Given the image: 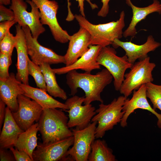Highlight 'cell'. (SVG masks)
I'll use <instances>...</instances> for the list:
<instances>
[{"instance_id":"obj_1","label":"cell","mask_w":161,"mask_h":161,"mask_svg":"<svg viewBox=\"0 0 161 161\" xmlns=\"http://www.w3.org/2000/svg\"><path fill=\"white\" fill-rule=\"evenodd\" d=\"M113 78L112 75L106 68L95 75L91 74V72L80 73L74 70L68 72L66 76V83L72 95H75L78 88L84 91V105L90 104L95 101L103 103L101 93L111 83Z\"/></svg>"},{"instance_id":"obj_2","label":"cell","mask_w":161,"mask_h":161,"mask_svg":"<svg viewBox=\"0 0 161 161\" xmlns=\"http://www.w3.org/2000/svg\"><path fill=\"white\" fill-rule=\"evenodd\" d=\"M69 118L58 108H44L38 121V131L44 143L58 140L73 136L69 127Z\"/></svg>"},{"instance_id":"obj_3","label":"cell","mask_w":161,"mask_h":161,"mask_svg":"<svg viewBox=\"0 0 161 161\" xmlns=\"http://www.w3.org/2000/svg\"><path fill=\"white\" fill-rule=\"evenodd\" d=\"M75 18L80 27L86 29L91 36V44L102 47L112 44L114 40L123 36V30L125 26V13L122 11L119 19L107 23L92 24L81 15L75 14Z\"/></svg>"},{"instance_id":"obj_4","label":"cell","mask_w":161,"mask_h":161,"mask_svg":"<svg viewBox=\"0 0 161 161\" xmlns=\"http://www.w3.org/2000/svg\"><path fill=\"white\" fill-rule=\"evenodd\" d=\"M127 98L121 96L108 104L103 103L99 105L95 110L96 114L91 120L92 122L96 121L98 124L95 131L96 138L103 137L106 131L112 129L114 126L120 122L125 113L123 106Z\"/></svg>"},{"instance_id":"obj_5","label":"cell","mask_w":161,"mask_h":161,"mask_svg":"<svg viewBox=\"0 0 161 161\" xmlns=\"http://www.w3.org/2000/svg\"><path fill=\"white\" fill-rule=\"evenodd\" d=\"M10 8L15 14V20L20 26H28L32 37L36 39L45 29L40 21V14L36 4L31 0H11Z\"/></svg>"},{"instance_id":"obj_6","label":"cell","mask_w":161,"mask_h":161,"mask_svg":"<svg viewBox=\"0 0 161 161\" xmlns=\"http://www.w3.org/2000/svg\"><path fill=\"white\" fill-rule=\"evenodd\" d=\"M149 56L135 62L129 71L124 75V79L119 91L126 98L143 85L152 82L154 78L152 72L156 66L151 62Z\"/></svg>"},{"instance_id":"obj_7","label":"cell","mask_w":161,"mask_h":161,"mask_svg":"<svg viewBox=\"0 0 161 161\" xmlns=\"http://www.w3.org/2000/svg\"><path fill=\"white\" fill-rule=\"evenodd\" d=\"M97 124V122H92L84 129H72L74 137L73 144L62 160L88 161L92 145L96 138Z\"/></svg>"},{"instance_id":"obj_8","label":"cell","mask_w":161,"mask_h":161,"mask_svg":"<svg viewBox=\"0 0 161 161\" xmlns=\"http://www.w3.org/2000/svg\"><path fill=\"white\" fill-rule=\"evenodd\" d=\"M115 48L109 46L102 48L97 58L101 66H104L114 78V85L116 91H118L124 79L125 72L133 64L128 61L125 55L122 57L117 55Z\"/></svg>"},{"instance_id":"obj_9","label":"cell","mask_w":161,"mask_h":161,"mask_svg":"<svg viewBox=\"0 0 161 161\" xmlns=\"http://www.w3.org/2000/svg\"><path fill=\"white\" fill-rule=\"evenodd\" d=\"M31 0L39 10L41 23L48 26L55 40L62 44L68 42L71 35L61 28L57 19V14L59 8L58 2L55 0Z\"/></svg>"},{"instance_id":"obj_10","label":"cell","mask_w":161,"mask_h":161,"mask_svg":"<svg viewBox=\"0 0 161 161\" xmlns=\"http://www.w3.org/2000/svg\"><path fill=\"white\" fill-rule=\"evenodd\" d=\"M84 100V97H80L75 95L66 100L65 103L68 109L66 111L69 114L68 125L69 128H85L96 114L95 108L91 104L82 105Z\"/></svg>"},{"instance_id":"obj_11","label":"cell","mask_w":161,"mask_h":161,"mask_svg":"<svg viewBox=\"0 0 161 161\" xmlns=\"http://www.w3.org/2000/svg\"><path fill=\"white\" fill-rule=\"evenodd\" d=\"M21 27L25 34L28 55L33 63L39 66L44 64H65L64 56L59 55L52 49L40 44L37 39L32 37L28 26Z\"/></svg>"},{"instance_id":"obj_12","label":"cell","mask_w":161,"mask_h":161,"mask_svg":"<svg viewBox=\"0 0 161 161\" xmlns=\"http://www.w3.org/2000/svg\"><path fill=\"white\" fill-rule=\"evenodd\" d=\"M18 108L17 111L12 112L13 118L23 131L38 122L43 111V108L34 100L23 94L17 98Z\"/></svg>"},{"instance_id":"obj_13","label":"cell","mask_w":161,"mask_h":161,"mask_svg":"<svg viewBox=\"0 0 161 161\" xmlns=\"http://www.w3.org/2000/svg\"><path fill=\"white\" fill-rule=\"evenodd\" d=\"M74 140L72 136L47 143H39L32 154L34 161L62 160L70 147L72 145Z\"/></svg>"},{"instance_id":"obj_14","label":"cell","mask_w":161,"mask_h":161,"mask_svg":"<svg viewBox=\"0 0 161 161\" xmlns=\"http://www.w3.org/2000/svg\"><path fill=\"white\" fill-rule=\"evenodd\" d=\"M131 99H126L123 106V111L125 113L120 122L123 127L127 126V120L129 115L138 109L147 110L156 116L158 119L157 125L161 129V114L157 112L149 103L146 96V88L145 84L142 85L139 89L133 92Z\"/></svg>"},{"instance_id":"obj_15","label":"cell","mask_w":161,"mask_h":161,"mask_svg":"<svg viewBox=\"0 0 161 161\" xmlns=\"http://www.w3.org/2000/svg\"><path fill=\"white\" fill-rule=\"evenodd\" d=\"M112 45L115 49L119 47L123 48L125 52V55L127 57L128 61L133 64L137 60H140L147 57L149 52L155 50L161 44L155 41L152 35H149L145 42L142 44H137L130 41H123L116 38Z\"/></svg>"},{"instance_id":"obj_16","label":"cell","mask_w":161,"mask_h":161,"mask_svg":"<svg viewBox=\"0 0 161 161\" xmlns=\"http://www.w3.org/2000/svg\"><path fill=\"white\" fill-rule=\"evenodd\" d=\"M91 36L85 28L80 26L78 31L71 35L68 48L64 56L66 66L75 62L89 49Z\"/></svg>"},{"instance_id":"obj_17","label":"cell","mask_w":161,"mask_h":161,"mask_svg":"<svg viewBox=\"0 0 161 161\" xmlns=\"http://www.w3.org/2000/svg\"><path fill=\"white\" fill-rule=\"evenodd\" d=\"M102 47L99 45L91 44L89 49L75 62L71 65L60 68L53 69L56 74H66L71 70L81 69L85 72H91L101 68L97 58Z\"/></svg>"},{"instance_id":"obj_18","label":"cell","mask_w":161,"mask_h":161,"mask_svg":"<svg viewBox=\"0 0 161 161\" xmlns=\"http://www.w3.org/2000/svg\"><path fill=\"white\" fill-rule=\"evenodd\" d=\"M16 42L15 48L17 52V62L16 64L17 79L22 83L29 85L28 70V59L26 41L24 32L18 24L15 26Z\"/></svg>"},{"instance_id":"obj_19","label":"cell","mask_w":161,"mask_h":161,"mask_svg":"<svg viewBox=\"0 0 161 161\" xmlns=\"http://www.w3.org/2000/svg\"><path fill=\"white\" fill-rule=\"evenodd\" d=\"M22 83L16 78L13 73L4 79H0V99L6 104L12 112L17 111L18 108L17 98L19 95L24 94L21 87Z\"/></svg>"},{"instance_id":"obj_20","label":"cell","mask_w":161,"mask_h":161,"mask_svg":"<svg viewBox=\"0 0 161 161\" xmlns=\"http://www.w3.org/2000/svg\"><path fill=\"white\" fill-rule=\"evenodd\" d=\"M126 3L131 8L132 17L127 28L123 32L125 38L134 36L137 33L136 26L142 20L145 19L148 15L154 12L161 13L160 3L158 0H153V2L145 7H139L134 5L131 0H126Z\"/></svg>"},{"instance_id":"obj_21","label":"cell","mask_w":161,"mask_h":161,"mask_svg":"<svg viewBox=\"0 0 161 161\" xmlns=\"http://www.w3.org/2000/svg\"><path fill=\"white\" fill-rule=\"evenodd\" d=\"M23 131L14 120L11 111L7 106L5 118L0 132V148L9 149L14 147L19 135Z\"/></svg>"},{"instance_id":"obj_22","label":"cell","mask_w":161,"mask_h":161,"mask_svg":"<svg viewBox=\"0 0 161 161\" xmlns=\"http://www.w3.org/2000/svg\"><path fill=\"white\" fill-rule=\"evenodd\" d=\"M21 86L24 91V95L35 101L43 109L58 108L65 111L68 109L65 103L54 99L46 90L23 83L21 84Z\"/></svg>"},{"instance_id":"obj_23","label":"cell","mask_w":161,"mask_h":161,"mask_svg":"<svg viewBox=\"0 0 161 161\" xmlns=\"http://www.w3.org/2000/svg\"><path fill=\"white\" fill-rule=\"evenodd\" d=\"M38 123L36 122L20 134L14 146L18 150L26 152L33 161L32 154L38 145Z\"/></svg>"},{"instance_id":"obj_24","label":"cell","mask_w":161,"mask_h":161,"mask_svg":"<svg viewBox=\"0 0 161 161\" xmlns=\"http://www.w3.org/2000/svg\"><path fill=\"white\" fill-rule=\"evenodd\" d=\"M44 75L46 84V91L49 94L55 97L60 98L64 100L67 99L66 92L58 84L55 76L56 74L50 65L44 64L40 65Z\"/></svg>"},{"instance_id":"obj_25","label":"cell","mask_w":161,"mask_h":161,"mask_svg":"<svg viewBox=\"0 0 161 161\" xmlns=\"http://www.w3.org/2000/svg\"><path fill=\"white\" fill-rule=\"evenodd\" d=\"M115 156L112 150L109 148L106 141L97 139L95 140L91 145L89 161H115Z\"/></svg>"},{"instance_id":"obj_26","label":"cell","mask_w":161,"mask_h":161,"mask_svg":"<svg viewBox=\"0 0 161 161\" xmlns=\"http://www.w3.org/2000/svg\"><path fill=\"white\" fill-rule=\"evenodd\" d=\"M146 96L150 100L154 110L157 109L161 111V85L149 82L145 84Z\"/></svg>"},{"instance_id":"obj_27","label":"cell","mask_w":161,"mask_h":161,"mask_svg":"<svg viewBox=\"0 0 161 161\" xmlns=\"http://www.w3.org/2000/svg\"><path fill=\"white\" fill-rule=\"evenodd\" d=\"M28 70L29 74L33 78L37 86L46 91V84L40 66L35 64L29 58L28 59Z\"/></svg>"},{"instance_id":"obj_28","label":"cell","mask_w":161,"mask_h":161,"mask_svg":"<svg viewBox=\"0 0 161 161\" xmlns=\"http://www.w3.org/2000/svg\"><path fill=\"white\" fill-rule=\"evenodd\" d=\"M16 42V36L9 30L0 41V52L12 56Z\"/></svg>"},{"instance_id":"obj_29","label":"cell","mask_w":161,"mask_h":161,"mask_svg":"<svg viewBox=\"0 0 161 161\" xmlns=\"http://www.w3.org/2000/svg\"><path fill=\"white\" fill-rule=\"evenodd\" d=\"M12 63L11 55L0 52V79L9 76V69Z\"/></svg>"},{"instance_id":"obj_30","label":"cell","mask_w":161,"mask_h":161,"mask_svg":"<svg viewBox=\"0 0 161 161\" xmlns=\"http://www.w3.org/2000/svg\"><path fill=\"white\" fill-rule=\"evenodd\" d=\"M15 20V14L13 11L4 5L0 4V22Z\"/></svg>"},{"instance_id":"obj_31","label":"cell","mask_w":161,"mask_h":161,"mask_svg":"<svg viewBox=\"0 0 161 161\" xmlns=\"http://www.w3.org/2000/svg\"><path fill=\"white\" fill-rule=\"evenodd\" d=\"M14 147H12L9 149L13 153L16 161H33L25 151L18 150Z\"/></svg>"},{"instance_id":"obj_32","label":"cell","mask_w":161,"mask_h":161,"mask_svg":"<svg viewBox=\"0 0 161 161\" xmlns=\"http://www.w3.org/2000/svg\"><path fill=\"white\" fill-rule=\"evenodd\" d=\"M16 23L15 20L7 21L0 23V41L4 37L10 28Z\"/></svg>"},{"instance_id":"obj_33","label":"cell","mask_w":161,"mask_h":161,"mask_svg":"<svg viewBox=\"0 0 161 161\" xmlns=\"http://www.w3.org/2000/svg\"><path fill=\"white\" fill-rule=\"evenodd\" d=\"M8 149L0 148V160L1 161H15L14 156L10 150Z\"/></svg>"},{"instance_id":"obj_34","label":"cell","mask_w":161,"mask_h":161,"mask_svg":"<svg viewBox=\"0 0 161 161\" xmlns=\"http://www.w3.org/2000/svg\"><path fill=\"white\" fill-rule=\"evenodd\" d=\"M69 0H67L68 5H71V3L69 2ZM92 0H76L78 3V7L79 9V11L80 13V15L83 16L85 17L84 7V2L85 1L88 3L92 9L94 10L98 8L97 5L93 3L91 1Z\"/></svg>"},{"instance_id":"obj_35","label":"cell","mask_w":161,"mask_h":161,"mask_svg":"<svg viewBox=\"0 0 161 161\" xmlns=\"http://www.w3.org/2000/svg\"><path fill=\"white\" fill-rule=\"evenodd\" d=\"M110 0H101L102 3V7L98 12L97 15L99 16L104 17L107 15L109 12V3Z\"/></svg>"},{"instance_id":"obj_36","label":"cell","mask_w":161,"mask_h":161,"mask_svg":"<svg viewBox=\"0 0 161 161\" xmlns=\"http://www.w3.org/2000/svg\"><path fill=\"white\" fill-rule=\"evenodd\" d=\"M6 105L4 102L0 99V132L5 118Z\"/></svg>"},{"instance_id":"obj_37","label":"cell","mask_w":161,"mask_h":161,"mask_svg":"<svg viewBox=\"0 0 161 161\" xmlns=\"http://www.w3.org/2000/svg\"><path fill=\"white\" fill-rule=\"evenodd\" d=\"M11 0H0V4L4 5H7L10 4Z\"/></svg>"},{"instance_id":"obj_38","label":"cell","mask_w":161,"mask_h":161,"mask_svg":"<svg viewBox=\"0 0 161 161\" xmlns=\"http://www.w3.org/2000/svg\"><path fill=\"white\" fill-rule=\"evenodd\" d=\"M160 4H161V2L160 3Z\"/></svg>"}]
</instances>
